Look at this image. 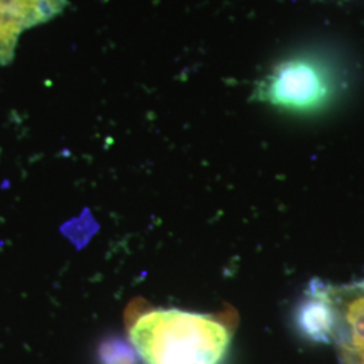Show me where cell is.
<instances>
[{
	"label": "cell",
	"mask_w": 364,
	"mask_h": 364,
	"mask_svg": "<svg viewBox=\"0 0 364 364\" xmlns=\"http://www.w3.org/2000/svg\"><path fill=\"white\" fill-rule=\"evenodd\" d=\"M130 340L144 364H223L232 329L215 316L156 309L134 323Z\"/></svg>",
	"instance_id": "6da1fadb"
},
{
	"label": "cell",
	"mask_w": 364,
	"mask_h": 364,
	"mask_svg": "<svg viewBox=\"0 0 364 364\" xmlns=\"http://www.w3.org/2000/svg\"><path fill=\"white\" fill-rule=\"evenodd\" d=\"M332 93V80L326 68L311 58H291L275 66L257 87L255 97L269 105L312 111Z\"/></svg>",
	"instance_id": "7a4b0ae2"
},
{
	"label": "cell",
	"mask_w": 364,
	"mask_h": 364,
	"mask_svg": "<svg viewBox=\"0 0 364 364\" xmlns=\"http://www.w3.org/2000/svg\"><path fill=\"white\" fill-rule=\"evenodd\" d=\"M68 0H0V65L11 64L21 36L64 13Z\"/></svg>",
	"instance_id": "3957f363"
},
{
	"label": "cell",
	"mask_w": 364,
	"mask_h": 364,
	"mask_svg": "<svg viewBox=\"0 0 364 364\" xmlns=\"http://www.w3.org/2000/svg\"><path fill=\"white\" fill-rule=\"evenodd\" d=\"M336 312L335 344L340 348L364 347V281L348 285H328Z\"/></svg>",
	"instance_id": "277c9868"
},
{
	"label": "cell",
	"mask_w": 364,
	"mask_h": 364,
	"mask_svg": "<svg viewBox=\"0 0 364 364\" xmlns=\"http://www.w3.org/2000/svg\"><path fill=\"white\" fill-rule=\"evenodd\" d=\"M299 333L323 344H332L336 338V312L328 293V285L313 281L296 314Z\"/></svg>",
	"instance_id": "5b68a950"
},
{
	"label": "cell",
	"mask_w": 364,
	"mask_h": 364,
	"mask_svg": "<svg viewBox=\"0 0 364 364\" xmlns=\"http://www.w3.org/2000/svg\"><path fill=\"white\" fill-rule=\"evenodd\" d=\"M100 358L103 364H136L138 355L132 346L119 340H109L102 347Z\"/></svg>",
	"instance_id": "8992f818"
}]
</instances>
